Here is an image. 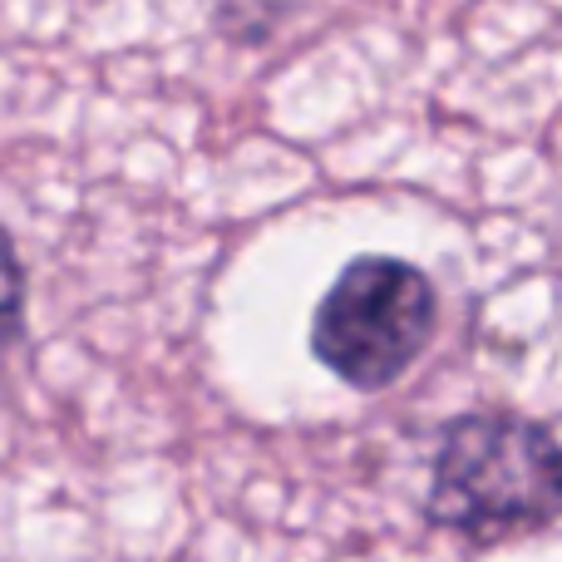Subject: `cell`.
I'll use <instances>...</instances> for the list:
<instances>
[{
  "mask_svg": "<svg viewBox=\"0 0 562 562\" xmlns=\"http://www.w3.org/2000/svg\"><path fill=\"white\" fill-rule=\"evenodd\" d=\"M425 514L469 543H508L562 518V439L514 409L449 419Z\"/></svg>",
  "mask_w": 562,
  "mask_h": 562,
  "instance_id": "6da1fadb",
  "label": "cell"
},
{
  "mask_svg": "<svg viewBox=\"0 0 562 562\" xmlns=\"http://www.w3.org/2000/svg\"><path fill=\"white\" fill-rule=\"evenodd\" d=\"M439 291L425 267L360 252L340 267L311 316V350L350 390H390L435 340Z\"/></svg>",
  "mask_w": 562,
  "mask_h": 562,
  "instance_id": "7a4b0ae2",
  "label": "cell"
},
{
  "mask_svg": "<svg viewBox=\"0 0 562 562\" xmlns=\"http://www.w3.org/2000/svg\"><path fill=\"white\" fill-rule=\"evenodd\" d=\"M20 311H25V267H20L10 233L0 227V360H5L10 340L20 336Z\"/></svg>",
  "mask_w": 562,
  "mask_h": 562,
  "instance_id": "3957f363",
  "label": "cell"
}]
</instances>
